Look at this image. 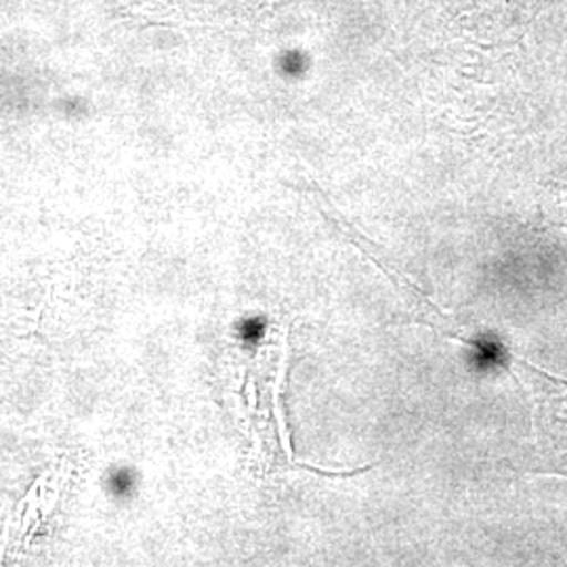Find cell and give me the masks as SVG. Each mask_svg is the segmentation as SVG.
<instances>
[{"label": "cell", "mask_w": 567, "mask_h": 567, "mask_svg": "<svg viewBox=\"0 0 567 567\" xmlns=\"http://www.w3.org/2000/svg\"><path fill=\"white\" fill-rule=\"evenodd\" d=\"M44 496H47V492H41V496H37V498L32 501V508H28V511H25L23 522H21V532H28V527H30L32 519H34V515H37V508H41L42 503H44Z\"/></svg>", "instance_id": "3957f363"}, {"label": "cell", "mask_w": 567, "mask_h": 567, "mask_svg": "<svg viewBox=\"0 0 567 567\" xmlns=\"http://www.w3.org/2000/svg\"><path fill=\"white\" fill-rule=\"evenodd\" d=\"M11 524H13V515H9V517H7L4 527H2V536H0V561H2V557H4V548L9 545V532H11Z\"/></svg>", "instance_id": "277c9868"}, {"label": "cell", "mask_w": 567, "mask_h": 567, "mask_svg": "<svg viewBox=\"0 0 567 567\" xmlns=\"http://www.w3.org/2000/svg\"><path fill=\"white\" fill-rule=\"evenodd\" d=\"M65 471H68V463L63 461V463H61L60 473L55 475V487H53L51 501H49V505H44V508H42V522H44V519H49V515L53 513V508H55V505H58V501H60L61 487H63V484H65V477H61V475H63Z\"/></svg>", "instance_id": "7a4b0ae2"}, {"label": "cell", "mask_w": 567, "mask_h": 567, "mask_svg": "<svg viewBox=\"0 0 567 567\" xmlns=\"http://www.w3.org/2000/svg\"><path fill=\"white\" fill-rule=\"evenodd\" d=\"M529 368V379L536 386L538 395V414H540V433L543 440L555 454L566 456L567 461V381L553 379L547 372Z\"/></svg>", "instance_id": "6da1fadb"}]
</instances>
